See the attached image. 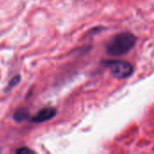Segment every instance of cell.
Wrapping results in <instances>:
<instances>
[{"instance_id":"cell-4","label":"cell","mask_w":154,"mask_h":154,"mask_svg":"<svg viewBox=\"0 0 154 154\" xmlns=\"http://www.w3.org/2000/svg\"><path fill=\"white\" fill-rule=\"evenodd\" d=\"M14 118L17 122H23L28 118V111L26 109H19L15 112Z\"/></svg>"},{"instance_id":"cell-2","label":"cell","mask_w":154,"mask_h":154,"mask_svg":"<svg viewBox=\"0 0 154 154\" xmlns=\"http://www.w3.org/2000/svg\"><path fill=\"white\" fill-rule=\"evenodd\" d=\"M102 64L111 70L112 75L118 79H124L129 78L134 73V67L130 62L125 60H108L103 61Z\"/></svg>"},{"instance_id":"cell-5","label":"cell","mask_w":154,"mask_h":154,"mask_svg":"<svg viewBox=\"0 0 154 154\" xmlns=\"http://www.w3.org/2000/svg\"><path fill=\"white\" fill-rule=\"evenodd\" d=\"M30 152V150H29V149H20V150L16 151V152Z\"/></svg>"},{"instance_id":"cell-1","label":"cell","mask_w":154,"mask_h":154,"mask_svg":"<svg viewBox=\"0 0 154 154\" xmlns=\"http://www.w3.org/2000/svg\"><path fill=\"white\" fill-rule=\"evenodd\" d=\"M137 38L129 32H123L113 36L106 44V52L111 56H121L131 51Z\"/></svg>"},{"instance_id":"cell-3","label":"cell","mask_w":154,"mask_h":154,"mask_svg":"<svg viewBox=\"0 0 154 154\" xmlns=\"http://www.w3.org/2000/svg\"><path fill=\"white\" fill-rule=\"evenodd\" d=\"M56 116V109L53 107H45L38 112V114L32 118L33 122L43 123L52 119Z\"/></svg>"}]
</instances>
